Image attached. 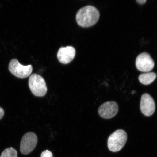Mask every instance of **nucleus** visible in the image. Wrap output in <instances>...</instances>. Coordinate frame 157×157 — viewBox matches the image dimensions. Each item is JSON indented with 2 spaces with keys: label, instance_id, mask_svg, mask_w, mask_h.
<instances>
[{
  "label": "nucleus",
  "instance_id": "obj_1",
  "mask_svg": "<svg viewBox=\"0 0 157 157\" xmlns=\"http://www.w3.org/2000/svg\"><path fill=\"white\" fill-rule=\"evenodd\" d=\"M98 10L92 6H87L80 9L76 16V22L79 26L87 28L93 26L99 18Z\"/></svg>",
  "mask_w": 157,
  "mask_h": 157
},
{
  "label": "nucleus",
  "instance_id": "obj_14",
  "mask_svg": "<svg viewBox=\"0 0 157 157\" xmlns=\"http://www.w3.org/2000/svg\"><path fill=\"white\" fill-rule=\"evenodd\" d=\"M136 1L139 4L143 5L146 3L147 1L146 0H137Z\"/></svg>",
  "mask_w": 157,
  "mask_h": 157
},
{
  "label": "nucleus",
  "instance_id": "obj_5",
  "mask_svg": "<svg viewBox=\"0 0 157 157\" xmlns=\"http://www.w3.org/2000/svg\"><path fill=\"white\" fill-rule=\"evenodd\" d=\"M38 143V137L35 133L29 132L22 137L21 142L20 151L21 154L27 155L34 150Z\"/></svg>",
  "mask_w": 157,
  "mask_h": 157
},
{
  "label": "nucleus",
  "instance_id": "obj_9",
  "mask_svg": "<svg viewBox=\"0 0 157 157\" xmlns=\"http://www.w3.org/2000/svg\"><path fill=\"white\" fill-rule=\"evenodd\" d=\"M76 51L74 47L67 46L62 47L59 49L57 58L59 61L63 64L70 63L75 56Z\"/></svg>",
  "mask_w": 157,
  "mask_h": 157
},
{
  "label": "nucleus",
  "instance_id": "obj_12",
  "mask_svg": "<svg viewBox=\"0 0 157 157\" xmlns=\"http://www.w3.org/2000/svg\"><path fill=\"white\" fill-rule=\"evenodd\" d=\"M41 157H53V155L50 151L46 150L42 152L41 154Z\"/></svg>",
  "mask_w": 157,
  "mask_h": 157
},
{
  "label": "nucleus",
  "instance_id": "obj_2",
  "mask_svg": "<svg viewBox=\"0 0 157 157\" xmlns=\"http://www.w3.org/2000/svg\"><path fill=\"white\" fill-rule=\"evenodd\" d=\"M127 138V133L124 130L118 129L116 131L108 138V148L111 152L119 151L124 146Z\"/></svg>",
  "mask_w": 157,
  "mask_h": 157
},
{
  "label": "nucleus",
  "instance_id": "obj_11",
  "mask_svg": "<svg viewBox=\"0 0 157 157\" xmlns=\"http://www.w3.org/2000/svg\"><path fill=\"white\" fill-rule=\"evenodd\" d=\"M17 151L13 148H8L2 152L0 157H17Z\"/></svg>",
  "mask_w": 157,
  "mask_h": 157
},
{
  "label": "nucleus",
  "instance_id": "obj_8",
  "mask_svg": "<svg viewBox=\"0 0 157 157\" xmlns=\"http://www.w3.org/2000/svg\"><path fill=\"white\" fill-rule=\"evenodd\" d=\"M140 107L143 115L150 117L155 110V104L153 98L148 94H143L141 97Z\"/></svg>",
  "mask_w": 157,
  "mask_h": 157
},
{
  "label": "nucleus",
  "instance_id": "obj_7",
  "mask_svg": "<svg viewBox=\"0 0 157 157\" xmlns=\"http://www.w3.org/2000/svg\"><path fill=\"white\" fill-rule=\"evenodd\" d=\"M119 107L114 101H108L104 103L99 108L98 113L104 119L112 118L117 114Z\"/></svg>",
  "mask_w": 157,
  "mask_h": 157
},
{
  "label": "nucleus",
  "instance_id": "obj_6",
  "mask_svg": "<svg viewBox=\"0 0 157 157\" xmlns=\"http://www.w3.org/2000/svg\"><path fill=\"white\" fill-rule=\"evenodd\" d=\"M136 66L139 71L148 72L154 68L155 63L150 55L143 52L137 56L136 60Z\"/></svg>",
  "mask_w": 157,
  "mask_h": 157
},
{
  "label": "nucleus",
  "instance_id": "obj_10",
  "mask_svg": "<svg viewBox=\"0 0 157 157\" xmlns=\"http://www.w3.org/2000/svg\"><path fill=\"white\" fill-rule=\"evenodd\" d=\"M157 75L155 72H150L142 74L139 76V80L140 83L144 85H149L155 80Z\"/></svg>",
  "mask_w": 157,
  "mask_h": 157
},
{
  "label": "nucleus",
  "instance_id": "obj_13",
  "mask_svg": "<svg viewBox=\"0 0 157 157\" xmlns=\"http://www.w3.org/2000/svg\"><path fill=\"white\" fill-rule=\"evenodd\" d=\"M4 115V111L2 108L0 107V119L3 117Z\"/></svg>",
  "mask_w": 157,
  "mask_h": 157
},
{
  "label": "nucleus",
  "instance_id": "obj_3",
  "mask_svg": "<svg viewBox=\"0 0 157 157\" xmlns=\"http://www.w3.org/2000/svg\"><path fill=\"white\" fill-rule=\"evenodd\" d=\"M29 86L33 95L36 97H44L48 91L44 78L38 74H33L30 76Z\"/></svg>",
  "mask_w": 157,
  "mask_h": 157
},
{
  "label": "nucleus",
  "instance_id": "obj_15",
  "mask_svg": "<svg viewBox=\"0 0 157 157\" xmlns=\"http://www.w3.org/2000/svg\"><path fill=\"white\" fill-rule=\"evenodd\" d=\"M135 93V91H132V94H134Z\"/></svg>",
  "mask_w": 157,
  "mask_h": 157
},
{
  "label": "nucleus",
  "instance_id": "obj_4",
  "mask_svg": "<svg viewBox=\"0 0 157 157\" xmlns=\"http://www.w3.org/2000/svg\"><path fill=\"white\" fill-rule=\"evenodd\" d=\"M10 72L13 75L20 78L28 77L33 71L31 65L25 66L20 63L17 59H13L10 62L9 66Z\"/></svg>",
  "mask_w": 157,
  "mask_h": 157
}]
</instances>
